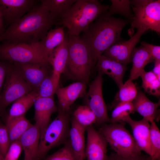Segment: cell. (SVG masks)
<instances>
[{
	"mask_svg": "<svg viewBox=\"0 0 160 160\" xmlns=\"http://www.w3.org/2000/svg\"><path fill=\"white\" fill-rule=\"evenodd\" d=\"M55 22L41 3L36 5L0 36L1 42L34 44L43 39Z\"/></svg>",
	"mask_w": 160,
	"mask_h": 160,
	"instance_id": "6da1fadb",
	"label": "cell"
},
{
	"mask_svg": "<svg viewBox=\"0 0 160 160\" xmlns=\"http://www.w3.org/2000/svg\"><path fill=\"white\" fill-rule=\"evenodd\" d=\"M106 13L93 21L80 37L87 47L95 64L99 57L107 49L122 40L121 31L131 21L130 19L114 17Z\"/></svg>",
	"mask_w": 160,
	"mask_h": 160,
	"instance_id": "7a4b0ae2",
	"label": "cell"
},
{
	"mask_svg": "<svg viewBox=\"0 0 160 160\" xmlns=\"http://www.w3.org/2000/svg\"><path fill=\"white\" fill-rule=\"evenodd\" d=\"M109 7L97 0H76L57 24L66 27L69 35L79 36L93 21L106 13Z\"/></svg>",
	"mask_w": 160,
	"mask_h": 160,
	"instance_id": "3957f363",
	"label": "cell"
},
{
	"mask_svg": "<svg viewBox=\"0 0 160 160\" xmlns=\"http://www.w3.org/2000/svg\"><path fill=\"white\" fill-rule=\"evenodd\" d=\"M69 53L63 73L71 79L88 83L95 65L85 44L79 36L69 35Z\"/></svg>",
	"mask_w": 160,
	"mask_h": 160,
	"instance_id": "277c9868",
	"label": "cell"
},
{
	"mask_svg": "<svg viewBox=\"0 0 160 160\" xmlns=\"http://www.w3.org/2000/svg\"><path fill=\"white\" fill-rule=\"evenodd\" d=\"M58 111L57 117L40 134L37 159L43 158L50 149L64 144L69 138L70 111Z\"/></svg>",
	"mask_w": 160,
	"mask_h": 160,
	"instance_id": "5b68a950",
	"label": "cell"
},
{
	"mask_svg": "<svg viewBox=\"0 0 160 160\" xmlns=\"http://www.w3.org/2000/svg\"><path fill=\"white\" fill-rule=\"evenodd\" d=\"M131 5L133 15L128 30L131 37L135 28H143L160 33V0H132Z\"/></svg>",
	"mask_w": 160,
	"mask_h": 160,
	"instance_id": "8992f818",
	"label": "cell"
},
{
	"mask_svg": "<svg viewBox=\"0 0 160 160\" xmlns=\"http://www.w3.org/2000/svg\"><path fill=\"white\" fill-rule=\"evenodd\" d=\"M101 125L99 131L117 155L128 157L141 154L133 136L125 128L123 123H105Z\"/></svg>",
	"mask_w": 160,
	"mask_h": 160,
	"instance_id": "52a82bcc",
	"label": "cell"
},
{
	"mask_svg": "<svg viewBox=\"0 0 160 160\" xmlns=\"http://www.w3.org/2000/svg\"><path fill=\"white\" fill-rule=\"evenodd\" d=\"M2 42L0 44V58L2 60L12 63H49L35 43Z\"/></svg>",
	"mask_w": 160,
	"mask_h": 160,
	"instance_id": "ba28073f",
	"label": "cell"
},
{
	"mask_svg": "<svg viewBox=\"0 0 160 160\" xmlns=\"http://www.w3.org/2000/svg\"><path fill=\"white\" fill-rule=\"evenodd\" d=\"M33 90L14 63L11 62L0 95V112L10 104Z\"/></svg>",
	"mask_w": 160,
	"mask_h": 160,
	"instance_id": "9c48e42d",
	"label": "cell"
},
{
	"mask_svg": "<svg viewBox=\"0 0 160 160\" xmlns=\"http://www.w3.org/2000/svg\"><path fill=\"white\" fill-rule=\"evenodd\" d=\"M103 75L98 72L84 96L85 105L88 106L95 114L96 117L95 124L97 126L110 123V121L103 95Z\"/></svg>",
	"mask_w": 160,
	"mask_h": 160,
	"instance_id": "30bf717a",
	"label": "cell"
},
{
	"mask_svg": "<svg viewBox=\"0 0 160 160\" xmlns=\"http://www.w3.org/2000/svg\"><path fill=\"white\" fill-rule=\"evenodd\" d=\"M147 30L140 28L136 33L127 41H118L107 49L102 55L126 65L131 62V55L136 45L142 36Z\"/></svg>",
	"mask_w": 160,
	"mask_h": 160,
	"instance_id": "8fae6325",
	"label": "cell"
},
{
	"mask_svg": "<svg viewBox=\"0 0 160 160\" xmlns=\"http://www.w3.org/2000/svg\"><path fill=\"white\" fill-rule=\"evenodd\" d=\"M14 63L23 78L33 90H37L42 81L52 73V67L49 63Z\"/></svg>",
	"mask_w": 160,
	"mask_h": 160,
	"instance_id": "7c38bea8",
	"label": "cell"
},
{
	"mask_svg": "<svg viewBox=\"0 0 160 160\" xmlns=\"http://www.w3.org/2000/svg\"><path fill=\"white\" fill-rule=\"evenodd\" d=\"M36 2L34 0H0V14L9 25L28 12Z\"/></svg>",
	"mask_w": 160,
	"mask_h": 160,
	"instance_id": "4fadbf2b",
	"label": "cell"
},
{
	"mask_svg": "<svg viewBox=\"0 0 160 160\" xmlns=\"http://www.w3.org/2000/svg\"><path fill=\"white\" fill-rule=\"evenodd\" d=\"M85 157L87 160H107L108 143L103 135L92 126L86 129Z\"/></svg>",
	"mask_w": 160,
	"mask_h": 160,
	"instance_id": "5bb4252c",
	"label": "cell"
},
{
	"mask_svg": "<svg viewBox=\"0 0 160 160\" xmlns=\"http://www.w3.org/2000/svg\"><path fill=\"white\" fill-rule=\"evenodd\" d=\"M121 122L128 123L131 127L133 137L139 151H143L150 156L152 149L149 121L144 118L140 120L135 121L128 116L123 119Z\"/></svg>",
	"mask_w": 160,
	"mask_h": 160,
	"instance_id": "9a60e30c",
	"label": "cell"
},
{
	"mask_svg": "<svg viewBox=\"0 0 160 160\" xmlns=\"http://www.w3.org/2000/svg\"><path fill=\"white\" fill-rule=\"evenodd\" d=\"M87 84L84 82L77 81L65 87H58L55 93L58 99V110L70 111L71 106L76 100L85 95Z\"/></svg>",
	"mask_w": 160,
	"mask_h": 160,
	"instance_id": "2e32d148",
	"label": "cell"
},
{
	"mask_svg": "<svg viewBox=\"0 0 160 160\" xmlns=\"http://www.w3.org/2000/svg\"><path fill=\"white\" fill-rule=\"evenodd\" d=\"M34 105L35 124L39 127L41 134L49 124L52 115L58 111V108L53 97H38Z\"/></svg>",
	"mask_w": 160,
	"mask_h": 160,
	"instance_id": "e0dca14e",
	"label": "cell"
},
{
	"mask_svg": "<svg viewBox=\"0 0 160 160\" xmlns=\"http://www.w3.org/2000/svg\"><path fill=\"white\" fill-rule=\"evenodd\" d=\"M96 68L98 72L111 78L119 89L123 84V79L127 68L126 65L102 55L98 58Z\"/></svg>",
	"mask_w": 160,
	"mask_h": 160,
	"instance_id": "ac0fdd59",
	"label": "cell"
},
{
	"mask_svg": "<svg viewBox=\"0 0 160 160\" xmlns=\"http://www.w3.org/2000/svg\"><path fill=\"white\" fill-rule=\"evenodd\" d=\"M40 132L35 124L31 126L19 139L24 154V160H34L37 159Z\"/></svg>",
	"mask_w": 160,
	"mask_h": 160,
	"instance_id": "d6986e66",
	"label": "cell"
},
{
	"mask_svg": "<svg viewBox=\"0 0 160 160\" xmlns=\"http://www.w3.org/2000/svg\"><path fill=\"white\" fill-rule=\"evenodd\" d=\"M138 93L135 99L132 102L134 112H137L142 116L143 118L149 122L158 121L159 118V111L158 108L160 106V100L157 103L151 101L143 92L137 88Z\"/></svg>",
	"mask_w": 160,
	"mask_h": 160,
	"instance_id": "ffe728a7",
	"label": "cell"
},
{
	"mask_svg": "<svg viewBox=\"0 0 160 160\" xmlns=\"http://www.w3.org/2000/svg\"><path fill=\"white\" fill-rule=\"evenodd\" d=\"M68 53V39L65 37L63 42L55 48L49 56L48 62L52 67V74L59 82L67 65Z\"/></svg>",
	"mask_w": 160,
	"mask_h": 160,
	"instance_id": "44dd1931",
	"label": "cell"
},
{
	"mask_svg": "<svg viewBox=\"0 0 160 160\" xmlns=\"http://www.w3.org/2000/svg\"><path fill=\"white\" fill-rule=\"evenodd\" d=\"M86 128L79 124L72 117L69 140L72 149L78 160H84L85 143L84 134Z\"/></svg>",
	"mask_w": 160,
	"mask_h": 160,
	"instance_id": "7402d4cb",
	"label": "cell"
},
{
	"mask_svg": "<svg viewBox=\"0 0 160 160\" xmlns=\"http://www.w3.org/2000/svg\"><path fill=\"white\" fill-rule=\"evenodd\" d=\"M65 37L63 28L58 27L49 30L43 39L35 44L48 61L52 51L63 42Z\"/></svg>",
	"mask_w": 160,
	"mask_h": 160,
	"instance_id": "603a6c76",
	"label": "cell"
},
{
	"mask_svg": "<svg viewBox=\"0 0 160 160\" xmlns=\"http://www.w3.org/2000/svg\"><path fill=\"white\" fill-rule=\"evenodd\" d=\"M154 61L153 57L142 46L135 47L131 55L132 67L129 79L132 81L137 79L140 76L145 66Z\"/></svg>",
	"mask_w": 160,
	"mask_h": 160,
	"instance_id": "cb8c5ba5",
	"label": "cell"
},
{
	"mask_svg": "<svg viewBox=\"0 0 160 160\" xmlns=\"http://www.w3.org/2000/svg\"><path fill=\"white\" fill-rule=\"evenodd\" d=\"M39 97L37 90H33L15 101L9 109L6 121L14 118L25 115Z\"/></svg>",
	"mask_w": 160,
	"mask_h": 160,
	"instance_id": "d4e9b609",
	"label": "cell"
},
{
	"mask_svg": "<svg viewBox=\"0 0 160 160\" xmlns=\"http://www.w3.org/2000/svg\"><path fill=\"white\" fill-rule=\"evenodd\" d=\"M76 1L41 0L40 1L47 9L50 17L56 24L57 20L59 19L60 20L62 16L69 11Z\"/></svg>",
	"mask_w": 160,
	"mask_h": 160,
	"instance_id": "484cf974",
	"label": "cell"
},
{
	"mask_svg": "<svg viewBox=\"0 0 160 160\" xmlns=\"http://www.w3.org/2000/svg\"><path fill=\"white\" fill-rule=\"evenodd\" d=\"M32 125L26 118L25 115L14 118L6 121V126L9 134L10 144L18 140Z\"/></svg>",
	"mask_w": 160,
	"mask_h": 160,
	"instance_id": "4316f807",
	"label": "cell"
},
{
	"mask_svg": "<svg viewBox=\"0 0 160 160\" xmlns=\"http://www.w3.org/2000/svg\"><path fill=\"white\" fill-rule=\"evenodd\" d=\"M137 93V87L133 81L128 79L119 89L111 107L114 108L120 103L132 102L136 97Z\"/></svg>",
	"mask_w": 160,
	"mask_h": 160,
	"instance_id": "83f0119b",
	"label": "cell"
},
{
	"mask_svg": "<svg viewBox=\"0 0 160 160\" xmlns=\"http://www.w3.org/2000/svg\"><path fill=\"white\" fill-rule=\"evenodd\" d=\"M140 76L142 79V86L145 91L159 97L160 95V80L152 71L146 72L144 70Z\"/></svg>",
	"mask_w": 160,
	"mask_h": 160,
	"instance_id": "f1b7e54d",
	"label": "cell"
},
{
	"mask_svg": "<svg viewBox=\"0 0 160 160\" xmlns=\"http://www.w3.org/2000/svg\"><path fill=\"white\" fill-rule=\"evenodd\" d=\"M73 117L82 126L87 128L95 124L96 116L87 105H80L74 112Z\"/></svg>",
	"mask_w": 160,
	"mask_h": 160,
	"instance_id": "f546056e",
	"label": "cell"
},
{
	"mask_svg": "<svg viewBox=\"0 0 160 160\" xmlns=\"http://www.w3.org/2000/svg\"><path fill=\"white\" fill-rule=\"evenodd\" d=\"M111 5L106 14L109 15L118 14L131 20L133 14L132 9L130 0H111Z\"/></svg>",
	"mask_w": 160,
	"mask_h": 160,
	"instance_id": "4dcf8cb0",
	"label": "cell"
},
{
	"mask_svg": "<svg viewBox=\"0 0 160 160\" xmlns=\"http://www.w3.org/2000/svg\"><path fill=\"white\" fill-rule=\"evenodd\" d=\"M114 108L111 117L110 118V124H114L121 122L124 117L135 112L132 102L120 103Z\"/></svg>",
	"mask_w": 160,
	"mask_h": 160,
	"instance_id": "1f68e13d",
	"label": "cell"
},
{
	"mask_svg": "<svg viewBox=\"0 0 160 160\" xmlns=\"http://www.w3.org/2000/svg\"><path fill=\"white\" fill-rule=\"evenodd\" d=\"M150 123V139L152 152L151 160H160V132L155 121Z\"/></svg>",
	"mask_w": 160,
	"mask_h": 160,
	"instance_id": "d6a6232c",
	"label": "cell"
},
{
	"mask_svg": "<svg viewBox=\"0 0 160 160\" xmlns=\"http://www.w3.org/2000/svg\"><path fill=\"white\" fill-rule=\"evenodd\" d=\"M59 82L52 73L42 81L39 87L37 90L39 97H53L58 87Z\"/></svg>",
	"mask_w": 160,
	"mask_h": 160,
	"instance_id": "836d02e7",
	"label": "cell"
},
{
	"mask_svg": "<svg viewBox=\"0 0 160 160\" xmlns=\"http://www.w3.org/2000/svg\"><path fill=\"white\" fill-rule=\"evenodd\" d=\"M42 160H78L72 149L68 138L62 148Z\"/></svg>",
	"mask_w": 160,
	"mask_h": 160,
	"instance_id": "e575fe53",
	"label": "cell"
},
{
	"mask_svg": "<svg viewBox=\"0 0 160 160\" xmlns=\"http://www.w3.org/2000/svg\"><path fill=\"white\" fill-rule=\"evenodd\" d=\"M10 144L7 127L0 123V153L4 157Z\"/></svg>",
	"mask_w": 160,
	"mask_h": 160,
	"instance_id": "d590c367",
	"label": "cell"
},
{
	"mask_svg": "<svg viewBox=\"0 0 160 160\" xmlns=\"http://www.w3.org/2000/svg\"><path fill=\"white\" fill-rule=\"evenodd\" d=\"M22 150L19 140L12 142L4 157V160H17Z\"/></svg>",
	"mask_w": 160,
	"mask_h": 160,
	"instance_id": "8d00e7d4",
	"label": "cell"
},
{
	"mask_svg": "<svg viewBox=\"0 0 160 160\" xmlns=\"http://www.w3.org/2000/svg\"><path fill=\"white\" fill-rule=\"evenodd\" d=\"M141 44L143 47L151 55L155 60H160V46L142 41Z\"/></svg>",
	"mask_w": 160,
	"mask_h": 160,
	"instance_id": "74e56055",
	"label": "cell"
},
{
	"mask_svg": "<svg viewBox=\"0 0 160 160\" xmlns=\"http://www.w3.org/2000/svg\"><path fill=\"white\" fill-rule=\"evenodd\" d=\"M107 160H151L149 156H146L141 154L136 156L128 157L120 156L116 153H112L108 156Z\"/></svg>",
	"mask_w": 160,
	"mask_h": 160,
	"instance_id": "f35d334b",
	"label": "cell"
},
{
	"mask_svg": "<svg viewBox=\"0 0 160 160\" xmlns=\"http://www.w3.org/2000/svg\"><path fill=\"white\" fill-rule=\"evenodd\" d=\"M0 62V95L2 91L5 82L7 73L11 63Z\"/></svg>",
	"mask_w": 160,
	"mask_h": 160,
	"instance_id": "ab89813d",
	"label": "cell"
},
{
	"mask_svg": "<svg viewBox=\"0 0 160 160\" xmlns=\"http://www.w3.org/2000/svg\"><path fill=\"white\" fill-rule=\"evenodd\" d=\"M154 62V66L152 71L160 80V60H155Z\"/></svg>",
	"mask_w": 160,
	"mask_h": 160,
	"instance_id": "60d3db41",
	"label": "cell"
},
{
	"mask_svg": "<svg viewBox=\"0 0 160 160\" xmlns=\"http://www.w3.org/2000/svg\"><path fill=\"white\" fill-rule=\"evenodd\" d=\"M4 23V20L0 14V36L3 34L5 30Z\"/></svg>",
	"mask_w": 160,
	"mask_h": 160,
	"instance_id": "b9f144b4",
	"label": "cell"
},
{
	"mask_svg": "<svg viewBox=\"0 0 160 160\" xmlns=\"http://www.w3.org/2000/svg\"><path fill=\"white\" fill-rule=\"evenodd\" d=\"M0 160H4V157L0 153Z\"/></svg>",
	"mask_w": 160,
	"mask_h": 160,
	"instance_id": "7bdbcfd3",
	"label": "cell"
},
{
	"mask_svg": "<svg viewBox=\"0 0 160 160\" xmlns=\"http://www.w3.org/2000/svg\"></svg>",
	"mask_w": 160,
	"mask_h": 160,
	"instance_id": "ee69618b",
	"label": "cell"
}]
</instances>
